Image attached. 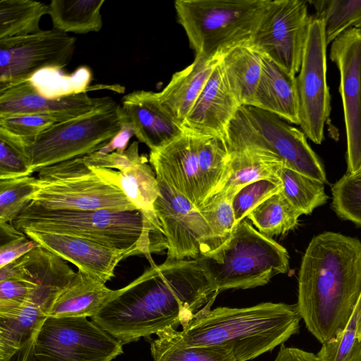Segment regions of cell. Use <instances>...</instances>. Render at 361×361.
Segmentation results:
<instances>
[{"label":"cell","mask_w":361,"mask_h":361,"mask_svg":"<svg viewBox=\"0 0 361 361\" xmlns=\"http://www.w3.org/2000/svg\"><path fill=\"white\" fill-rule=\"evenodd\" d=\"M14 227L27 230L76 235L118 250H133L155 266L152 254L168 247L159 220L140 210L116 212L47 210L30 203L13 222Z\"/></svg>","instance_id":"obj_4"},{"label":"cell","mask_w":361,"mask_h":361,"mask_svg":"<svg viewBox=\"0 0 361 361\" xmlns=\"http://www.w3.org/2000/svg\"><path fill=\"white\" fill-rule=\"evenodd\" d=\"M123 344L86 317L48 316L34 341L31 361H112Z\"/></svg>","instance_id":"obj_11"},{"label":"cell","mask_w":361,"mask_h":361,"mask_svg":"<svg viewBox=\"0 0 361 361\" xmlns=\"http://www.w3.org/2000/svg\"><path fill=\"white\" fill-rule=\"evenodd\" d=\"M281 192L302 214H310L325 204L328 196L322 182L304 175L283 164L278 170Z\"/></svg>","instance_id":"obj_32"},{"label":"cell","mask_w":361,"mask_h":361,"mask_svg":"<svg viewBox=\"0 0 361 361\" xmlns=\"http://www.w3.org/2000/svg\"><path fill=\"white\" fill-rule=\"evenodd\" d=\"M44 248L73 264L78 271L106 283L124 259L140 255L133 250H118L76 235L27 230L23 232Z\"/></svg>","instance_id":"obj_17"},{"label":"cell","mask_w":361,"mask_h":361,"mask_svg":"<svg viewBox=\"0 0 361 361\" xmlns=\"http://www.w3.org/2000/svg\"><path fill=\"white\" fill-rule=\"evenodd\" d=\"M235 195L233 192H218L198 209L212 232L215 251L229 240L236 226L232 206Z\"/></svg>","instance_id":"obj_35"},{"label":"cell","mask_w":361,"mask_h":361,"mask_svg":"<svg viewBox=\"0 0 361 361\" xmlns=\"http://www.w3.org/2000/svg\"><path fill=\"white\" fill-rule=\"evenodd\" d=\"M356 361H361V354H360V357H358V359Z\"/></svg>","instance_id":"obj_50"},{"label":"cell","mask_w":361,"mask_h":361,"mask_svg":"<svg viewBox=\"0 0 361 361\" xmlns=\"http://www.w3.org/2000/svg\"><path fill=\"white\" fill-rule=\"evenodd\" d=\"M159 195L154 209L166 238V261L195 259L215 251L212 232L199 209L157 178Z\"/></svg>","instance_id":"obj_15"},{"label":"cell","mask_w":361,"mask_h":361,"mask_svg":"<svg viewBox=\"0 0 361 361\" xmlns=\"http://www.w3.org/2000/svg\"><path fill=\"white\" fill-rule=\"evenodd\" d=\"M121 104L114 99L92 111L56 123L34 137L23 139L32 173L93 154L119 132Z\"/></svg>","instance_id":"obj_10"},{"label":"cell","mask_w":361,"mask_h":361,"mask_svg":"<svg viewBox=\"0 0 361 361\" xmlns=\"http://www.w3.org/2000/svg\"><path fill=\"white\" fill-rule=\"evenodd\" d=\"M353 176L361 178V169L357 173L354 174Z\"/></svg>","instance_id":"obj_49"},{"label":"cell","mask_w":361,"mask_h":361,"mask_svg":"<svg viewBox=\"0 0 361 361\" xmlns=\"http://www.w3.org/2000/svg\"><path fill=\"white\" fill-rule=\"evenodd\" d=\"M357 313L354 312L345 330L322 344L319 361H356L361 354V341L357 337Z\"/></svg>","instance_id":"obj_40"},{"label":"cell","mask_w":361,"mask_h":361,"mask_svg":"<svg viewBox=\"0 0 361 361\" xmlns=\"http://www.w3.org/2000/svg\"><path fill=\"white\" fill-rule=\"evenodd\" d=\"M121 129L119 132L99 151L97 154H106L113 152H123L128 147L130 138L135 135L133 126L121 106L120 114Z\"/></svg>","instance_id":"obj_46"},{"label":"cell","mask_w":361,"mask_h":361,"mask_svg":"<svg viewBox=\"0 0 361 361\" xmlns=\"http://www.w3.org/2000/svg\"><path fill=\"white\" fill-rule=\"evenodd\" d=\"M47 317L30 303L0 314V361H31L35 339Z\"/></svg>","instance_id":"obj_24"},{"label":"cell","mask_w":361,"mask_h":361,"mask_svg":"<svg viewBox=\"0 0 361 361\" xmlns=\"http://www.w3.org/2000/svg\"><path fill=\"white\" fill-rule=\"evenodd\" d=\"M220 59L195 56L192 63L175 73L166 86L158 92L161 101L181 123Z\"/></svg>","instance_id":"obj_25"},{"label":"cell","mask_w":361,"mask_h":361,"mask_svg":"<svg viewBox=\"0 0 361 361\" xmlns=\"http://www.w3.org/2000/svg\"><path fill=\"white\" fill-rule=\"evenodd\" d=\"M269 0H176L174 7L195 56L220 59L249 44Z\"/></svg>","instance_id":"obj_6"},{"label":"cell","mask_w":361,"mask_h":361,"mask_svg":"<svg viewBox=\"0 0 361 361\" xmlns=\"http://www.w3.org/2000/svg\"><path fill=\"white\" fill-rule=\"evenodd\" d=\"M86 164L91 166L122 171L147 159L139 153L138 142H133L123 152H113L106 154L96 153L84 157Z\"/></svg>","instance_id":"obj_43"},{"label":"cell","mask_w":361,"mask_h":361,"mask_svg":"<svg viewBox=\"0 0 361 361\" xmlns=\"http://www.w3.org/2000/svg\"><path fill=\"white\" fill-rule=\"evenodd\" d=\"M183 130L168 144L150 150L149 162L157 178L199 209L224 183L231 154L224 137Z\"/></svg>","instance_id":"obj_5"},{"label":"cell","mask_w":361,"mask_h":361,"mask_svg":"<svg viewBox=\"0 0 361 361\" xmlns=\"http://www.w3.org/2000/svg\"><path fill=\"white\" fill-rule=\"evenodd\" d=\"M30 204L47 210L126 212L138 210L122 190L84 157L42 169Z\"/></svg>","instance_id":"obj_8"},{"label":"cell","mask_w":361,"mask_h":361,"mask_svg":"<svg viewBox=\"0 0 361 361\" xmlns=\"http://www.w3.org/2000/svg\"><path fill=\"white\" fill-rule=\"evenodd\" d=\"M331 192L336 214L361 226V178L346 173L332 186Z\"/></svg>","instance_id":"obj_38"},{"label":"cell","mask_w":361,"mask_h":361,"mask_svg":"<svg viewBox=\"0 0 361 361\" xmlns=\"http://www.w3.org/2000/svg\"><path fill=\"white\" fill-rule=\"evenodd\" d=\"M229 151L267 152L310 178L326 183L324 169L304 133L271 112L240 106L224 137Z\"/></svg>","instance_id":"obj_9"},{"label":"cell","mask_w":361,"mask_h":361,"mask_svg":"<svg viewBox=\"0 0 361 361\" xmlns=\"http://www.w3.org/2000/svg\"><path fill=\"white\" fill-rule=\"evenodd\" d=\"M274 361H319L318 356L313 353L300 348L281 345Z\"/></svg>","instance_id":"obj_47"},{"label":"cell","mask_w":361,"mask_h":361,"mask_svg":"<svg viewBox=\"0 0 361 361\" xmlns=\"http://www.w3.org/2000/svg\"><path fill=\"white\" fill-rule=\"evenodd\" d=\"M330 59L340 73L347 141V173L361 169V30L350 28L332 43Z\"/></svg>","instance_id":"obj_16"},{"label":"cell","mask_w":361,"mask_h":361,"mask_svg":"<svg viewBox=\"0 0 361 361\" xmlns=\"http://www.w3.org/2000/svg\"><path fill=\"white\" fill-rule=\"evenodd\" d=\"M49 5L32 0L0 1V39L25 36L42 30L39 22Z\"/></svg>","instance_id":"obj_31"},{"label":"cell","mask_w":361,"mask_h":361,"mask_svg":"<svg viewBox=\"0 0 361 361\" xmlns=\"http://www.w3.org/2000/svg\"><path fill=\"white\" fill-rule=\"evenodd\" d=\"M61 69L45 68L35 73L29 80L44 97L57 99L86 92L90 89L91 70L81 66L71 74L61 72Z\"/></svg>","instance_id":"obj_34"},{"label":"cell","mask_w":361,"mask_h":361,"mask_svg":"<svg viewBox=\"0 0 361 361\" xmlns=\"http://www.w3.org/2000/svg\"><path fill=\"white\" fill-rule=\"evenodd\" d=\"M39 246L40 245L38 243L25 234L9 240L0 247V268L22 257Z\"/></svg>","instance_id":"obj_45"},{"label":"cell","mask_w":361,"mask_h":361,"mask_svg":"<svg viewBox=\"0 0 361 361\" xmlns=\"http://www.w3.org/2000/svg\"><path fill=\"white\" fill-rule=\"evenodd\" d=\"M315 17L322 19L327 44L350 28L361 30V0L310 1Z\"/></svg>","instance_id":"obj_33"},{"label":"cell","mask_w":361,"mask_h":361,"mask_svg":"<svg viewBox=\"0 0 361 361\" xmlns=\"http://www.w3.org/2000/svg\"><path fill=\"white\" fill-rule=\"evenodd\" d=\"M219 293L199 259L150 267L92 321L123 345L184 326Z\"/></svg>","instance_id":"obj_1"},{"label":"cell","mask_w":361,"mask_h":361,"mask_svg":"<svg viewBox=\"0 0 361 361\" xmlns=\"http://www.w3.org/2000/svg\"><path fill=\"white\" fill-rule=\"evenodd\" d=\"M300 215L302 213L279 191L253 209L247 218L259 232L271 238L293 229Z\"/></svg>","instance_id":"obj_30"},{"label":"cell","mask_w":361,"mask_h":361,"mask_svg":"<svg viewBox=\"0 0 361 361\" xmlns=\"http://www.w3.org/2000/svg\"><path fill=\"white\" fill-rule=\"evenodd\" d=\"M281 190V184L259 180L246 185L234 196L232 206L236 224L269 197Z\"/></svg>","instance_id":"obj_41"},{"label":"cell","mask_w":361,"mask_h":361,"mask_svg":"<svg viewBox=\"0 0 361 361\" xmlns=\"http://www.w3.org/2000/svg\"><path fill=\"white\" fill-rule=\"evenodd\" d=\"M355 310L357 313V337L360 341H361V294L357 303Z\"/></svg>","instance_id":"obj_48"},{"label":"cell","mask_w":361,"mask_h":361,"mask_svg":"<svg viewBox=\"0 0 361 361\" xmlns=\"http://www.w3.org/2000/svg\"><path fill=\"white\" fill-rule=\"evenodd\" d=\"M104 0H52L49 12L53 28L64 33L87 34L101 30Z\"/></svg>","instance_id":"obj_29"},{"label":"cell","mask_w":361,"mask_h":361,"mask_svg":"<svg viewBox=\"0 0 361 361\" xmlns=\"http://www.w3.org/2000/svg\"><path fill=\"white\" fill-rule=\"evenodd\" d=\"M262 61L263 56L250 44L232 49L220 59L229 89L240 106L252 104Z\"/></svg>","instance_id":"obj_26"},{"label":"cell","mask_w":361,"mask_h":361,"mask_svg":"<svg viewBox=\"0 0 361 361\" xmlns=\"http://www.w3.org/2000/svg\"><path fill=\"white\" fill-rule=\"evenodd\" d=\"M38 190L32 176L0 180V226L13 224Z\"/></svg>","instance_id":"obj_36"},{"label":"cell","mask_w":361,"mask_h":361,"mask_svg":"<svg viewBox=\"0 0 361 361\" xmlns=\"http://www.w3.org/2000/svg\"><path fill=\"white\" fill-rule=\"evenodd\" d=\"M147 159L122 171L100 168V173L118 185L127 198L145 215L157 219L154 204L159 195L156 173Z\"/></svg>","instance_id":"obj_28"},{"label":"cell","mask_w":361,"mask_h":361,"mask_svg":"<svg viewBox=\"0 0 361 361\" xmlns=\"http://www.w3.org/2000/svg\"><path fill=\"white\" fill-rule=\"evenodd\" d=\"M121 106L135 136L150 150L164 146L183 133L182 123L163 104L158 92L133 91L123 97Z\"/></svg>","instance_id":"obj_21"},{"label":"cell","mask_w":361,"mask_h":361,"mask_svg":"<svg viewBox=\"0 0 361 361\" xmlns=\"http://www.w3.org/2000/svg\"><path fill=\"white\" fill-rule=\"evenodd\" d=\"M198 259L219 293L264 286L289 267L286 249L245 219L236 224L222 247Z\"/></svg>","instance_id":"obj_7"},{"label":"cell","mask_w":361,"mask_h":361,"mask_svg":"<svg viewBox=\"0 0 361 361\" xmlns=\"http://www.w3.org/2000/svg\"><path fill=\"white\" fill-rule=\"evenodd\" d=\"M16 261L18 281L29 287L28 303L38 307L48 316L54 302L76 272L66 261L41 245Z\"/></svg>","instance_id":"obj_19"},{"label":"cell","mask_w":361,"mask_h":361,"mask_svg":"<svg viewBox=\"0 0 361 361\" xmlns=\"http://www.w3.org/2000/svg\"><path fill=\"white\" fill-rule=\"evenodd\" d=\"M23 139L0 128V180L32 174Z\"/></svg>","instance_id":"obj_37"},{"label":"cell","mask_w":361,"mask_h":361,"mask_svg":"<svg viewBox=\"0 0 361 361\" xmlns=\"http://www.w3.org/2000/svg\"><path fill=\"white\" fill-rule=\"evenodd\" d=\"M250 106L299 125L296 76L263 56L261 77Z\"/></svg>","instance_id":"obj_22"},{"label":"cell","mask_w":361,"mask_h":361,"mask_svg":"<svg viewBox=\"0 0 361 361\" xmlns=\"http://www.w3.org/2000/svg\"><path fill=\"white\" fill-rule=\"evenodd\" d=\"M327 45L323 20L311 16L296 81L299 126L305 136L317 145L324 140L331 110L326 81Z\"/></svg>","instance_id":"obj_13"},{"label":"cell","mask_w":361,"mask_h":361,"mask_svg":"<svg viewBox=\"0 0 361 361\" xmlns=\"http://www.w3.org/2000/svg\"><path fill=\"white\" fill-rule=\"evenodd\" d=\"M216 296L182 326L159 332L152 341L170 348L226 346L237 361L252 360L300 331L297 304L262 302L247 307H211Z\"/></svg>","instance_id":"obj_3"},{"label":"cell","mask_w":361,"mask_h":361,"mask_svg":"<svg viewBox=\"0 0 361 361\" xmlns=\"http://www.w3.org/2000/svg\"><path fill=\"white\" fill-rule=\"evenodd\" d=\"M56 123L53 118L42 114H28L0 117V128L22 139L36 137Z\"/></svg>","instance_id":"obj_42"},{"label":"cell","mask_w":361,"mask_h":361,"mask_svg":"<svg viewBox=\"0 0 361 361\" xmlns=\"http://www.w3.org/2000/svg\"><path fill=\"white\" fill-rule=\"evenodd\" d=\"M307 1L269 0L250 44L289 74L299 73L311 16Z\"/></svg>","instance_id":"obj_12"},{"label":"cell","mask_w":361,"mask_h":361,"mask_svg":"<svg viewBox=\"0 0 361 361\" xmlns=\"http://www.w3.org/2000/svg\"><path fill=\"white\" fill-rule=\"evenodd\" d=\"M361 294V242L334 232L314 236L302 257L297 305L322 344L346 328Z\"/></svg>","instance_id":"obj_2"},{"label":"cell","mask_w":361,"mask_h":361,"mask_svg":"<svg viewBox=\"0 0 361 361\" xmlns=\"http://www.w3.org/2000/svg\"><path fill=\"white\" fill-rule=\"evenodd\" d=\"M129 284L111 290L80 271L54 302L49 315L54 317H92L123 293Z\"/></svg>","instance_id":"obj_23"},{"label":"cell","mask_w":361,"mask_h":361,"mask_svg":"<svg viewBox=\"0 0 361 361\" xmlns=\"http://www.w3.org/2000/svg\"><path fill=\"white\" fill-rule=\"evenodd\" d=\"M230 154L226 178L218 192L236 194L246 185L259 180L281 184L277 172L283 162L276 156L251 149L230 151Z\"/></svg>","instance_id":"obj_27"},{"label":"cell","mask_w":361,"mask_h":361,"mask_svg":"<svg viewBox=\"0 0 361 361\" xmlns=\"http://www.w3.org/2000/svg\"><path fill=\"white\" fill-rule=\"evenodd\" d=\"M154 361H237L232 348L226 346H202L170 348L153 341L150 345Z\"/></svg>","instance_id":"obj_39"},{"label":"cell","mask_w":361,"mask_h":361,"mask_svg":"<svg viewBox=\"0 0 361 361\" xmlns=\"http://www.w3.org/2000/svg\"><path fill=\"white\" fill-rule=\"evenodd\" d=\"M111 99L90 97L87 92L49 99L28 80L0 90V117L35 114L49 116L60 123L86 114Z\"/></svg>","instance_id":"obj_18"},{"label":"cell","mask_w":361,"mask_h":361,"mask_svg":"<svg viewBox=\"0 0 361 361\" xmlns=\"http://www.w3.org/2000/svg\"><path fill=\"white\" fill-rule=\"evenodd\" d=\"M240 107L219 60L182 125L185 130L197 135L224 137Z\"/></svg>","instance_id":"obj_20"},{"label":"cell","mask_w":361,"mask_h":361,"mask_svg":"<svg viewBox=\"0 0 361 361\" xmlns=\"http://www.w3.org/2000/svg\"><path fill=\"white\" fill-rule=\"evenodd\" d=\"M30 290L23 281H0V314H6L28 303Z\"/></svg>","instance_id":"obj_44"},{"label":"cell","mask_w":361,"mask_h":361,"mask_svg":"<svg viewBox=\"0 0 361 361\" xmlns=\"http://www.w3.org/2000/svg\"><path fill=\"white\" fill-rule=\"evenodd\" d=\"M75 42L54 28L0 39V90L28 80L42 69L62 70L73 56Z\"/></svg>","instance_id":"obj_14"}]
</instances>
